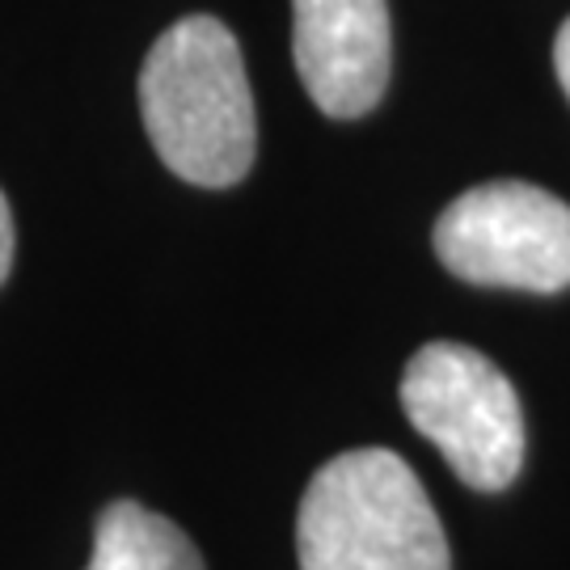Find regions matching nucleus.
<instances>
[{
    "label": "nucleus",
    "mask_w": 570,
    "mask_h": 570,
    "mask_svg": "<svg viewBox=\"0 0 570 570\" xmlns=\"http://www.w3.org/2000/svg\"><path fill=\"white\" fill-rule=\"evenodd\" d=\"M148 140L183 183L237 186L258 153L254 94L225 21L190 13L153 42L140 68Z\"/></svg>",
    "instance_id": "f257e3e1"
},
{
    "label": "nucleus",
    "mask_w": 570,
    "mask_h": 570,
    "mask_svg": "<svg viewBox=\"0 0 570 570\" xmlns=\"http://www.w3.org/2000/svg\"><path fill=\"white\" fill-rule=\"evenodd\" d=\"M296 553L301 570H452L428 490L389 449L338 452L313 473Z\"/></svg>",
    "instance_id": "f03ea898"
},
{
    "label": "nucleus",
    "mask_w": 570,
    "mask_h": 570,
    "mask_svg": "<svg viewBox=\"0 0 570 570\" xmlns=\"http://www.w3.org/2000/svg\"><path fill=\"white\" fill-rule=\"evenodd\" d=\"M402 410L473 490H503L524 465V410L482 351L428 343L410 355Z\"/></svg>",
    "instance_id": "7ed1b4c3"
},
{
    "label": "nucleus",
    "mask_w": 570,
    "mask_h": 570,
    "mask_svg": "<svg viewBox=\"0 0 570 570\" xmlns=\"http://www.w3.org/2000/svg\"><path fill=\"white\" fill-rule=\"evenodd\" d=\"M435 254L465 284L562 292L570 287V207L532 183H482L435 220Z\"/></svg>",
    "instance_id": "20e7f679"
},
{
    "label": "nucleus",
    "mask_w": 570,
    "mask_h": 570,
    "mask_svg": "<svg viewBox=\"0 0 570 570\" xmlns=\"http://www.w3.org/2000/svg\"><path fill=\"white\" fill-rule=\"evenodd\" d=\"M292 56L330 119H360L385 98L393 30L385 0H292Z\"/></svg>",
    "instance_id": "39448f33"
},
{
    "label": "nucleus",
    "mask_w": 570,
    "mask_h": 570,
    "mask_svg": "<svg viewBox=\"0 0 570 570\" xmlns=\"http://www.w3.org/2000/svg\"><path fill=\"white\" fill-rule=\"evenodd\" d=\"M85 570H204V558L174 520L136 499H115L98 515L94 558Z\"/></svg>",
    "instance_id": "423d86ee"
},
{
    "label": "nucleus",
    "mask_w": 570,
    "mask_h": 570,
    "mask_svg": "<svg viewBox=\"0 0 570 570\" xmlns=\"http://www.w3.org/2000/svg\"><path fill=\"white\" fill-rule=\"evenodd\" d=\"M9 266H13V212H9V199L0 195V284L9 279Z\"/></svg>",
    "instance_id": "0eeeda50"
},
{
    "label": "nucleus",
    "mask_w": 570,
    "mask_h": 570,
    "mask_svg": "<svg viewBox=\"0 0 570 570\" xmlns=\"http://www.w3.org/2000/svg\"><path fill=\"white\" fill-rule=\"evenodd\" d=\"M553 68H558V81H562V89H567L570 98V18L558 30V42H553Z\"/></svg>",
    "instance_id": "6e6552de"
}]
</instances>
